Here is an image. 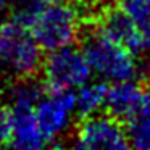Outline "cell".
<instances>
[{
  "label": "cell",
  "instance_id": "6da1fadb",
  "mask_svg": "<svg viewBox=\"0 0 150 150\" xmlns=\"http://www.w3.org/2000/svg\"><path fill=\"white\" fill-rule=\"evenodd\" d=\"M79 37L81 50L92 71L113 82L139 78L134 55L123 45L105 36L95 24H82Z\"/></svg>",
  "mask_w": 150,
  "mask_h": 150
},
{
  "label": "cell",
  "instance_id": "7a4b0ae2",
  "mask_svg": "<svg viewBox=\"0 0 150 150\" xmlns=\"http://www.w3.org/2000/svg\"><path fill=\"white\" fill-rule=\"evenodd\" d=\"M44 63L42 47L29 28L8 20L0 24V69L13 78L37 74Z\"/></svg>",
  "mask_w": 150,
  "mask_h": 150
},
{
  "label": "cell",
  "instance_id": "3957f363",
  "mask_svg": "<svg viewBox=\"0 0 150 150\" xmlns=\"http://www.w3.org/2000/svg\"><path fill=\"white\" fill-rule=\"evenodd\" d=\"M29 31L33 33L37 44L42 47V50L52 52L71 45L78 39L81 21L69 2H57L44 5L40 8L31 23Z\"/></svg>",
  "mask_w": 150,
  "mask_h": 150
},
{
  "label": "cell",
  "instance_id": "277c9868",
  "mask_svg": "<svg viewBox=\"0 0 150 150\" xmlns=\"http://www.w3.org/2000/svg\"><path fill=\"white\" fill-rule=\"evenodd\" d=\"M42 71L49 91L81 87L92 76V68L82 50L73 47V44L52 50L44 60Z\"/></svg>",
  "mask_w": 150,
  "mask_h": 150
},
{
  "label": "cell",
  "instance_id": "5b68a950",
  "mask_svg": "<svg viewBox=\"0 0 150 150\" xmlns=\"http://www.w3.org/2000/svg\"><path fill=\"white\" fill-rule=\"evenodd\" d=\"M73 147L76 149H107L118 150L127 149V131L123 121L103 113H94L81 118L73 136Z\"/></svg>",
  "mask_w": 150,
  "mask_h": 150
},
{
  "label": "cell",
  "instance_id": "8992f818",
  "mask_svg": "<svg viewBox=\"0 0 150 150\" xmlns=\"http://www.w3.org/2000/svg\"><path fill=\"white\" fill-rule=\"evenodd\" d=\"M74 110L76 92H73V89L47 91V94L34 105L36 120L49 140V145H53V140L58 139L68 127L69 116Z\"/></svg>",
  "mask_w": 150,
  "mask_h": 150
},
{
  "label": "cell",
  "instance_id": "52a82bcc",
  "mask_svg": "<svg viewBox=\"0 0 150 150\" xmlns=\"http://www.w3.org/2000/svg\"><path fill=\"white\" fill-rule=\"evenodd\" d=\"M94 24L105 36H108L111 40L123 45L132 55L142 53L140 28L134 23L132 18L120 5H108Z\"/></svg>",
  "mask_w": 150,
  "mask_h": 150
},
{
  "label": "cell",
  "instance_id": "ba28073f",
  "mask_svg": "<svg viewBox=\"0 0 150 150\" xmlns=\"http://www.w3.org/2000/svg\"><path fill=\"white\" fill-rule=\"evenodd\" d=\"M10 120L8 147L13 149H42L49 145L39 123L36 120L34 105L10 103L7 107Z\"/></svg>",
  "mask_w": 150,
  "mask_h": 150
},
{
  "label": "cell",
  "instance_id": "9c48e42d",
  "mask_svg": "<svg viewBox=\"0 0 150 150\" xmlns=\"http://www.w3.org/2000/svg\"><path fill=\"white\" fill-rule=\"evenodd\" d=\"M144 95H145V89L136 79L116 81L113 86L108 87L103 108L108 115L126 123L142 107Z\"/></svg>",
  "mask_w": 150,
  "mask_h": 150
},
{
  "label": "cell",
  "instance_id": "30bf717a",
  "mask_svg": "<svg viewBox=\"0 0 150 150\" xmlns=\"http://www.w3.org/2000/svg\"><path fill=\"white\" fill-rule=\"evenodd\" d=\"M47 91L49 87L45 81L37 79V74L13 78V82L8 87V98H10V103L36 105L47 94Z\"/></svg>",
  "mask_w": 150,
  "mask_h": 150
},
{
  "label": "cell",
  "instance_id": "8fae6325",
  "mask_svg": "<svg viewBox=\"0 0 150 150\" xmlns=\"http://www.w3.org/2000/svg\"><path fill=\"white\" fill-rule=\"evenodd\" d=\"M108 91L107 82H86L79 87L76 94V110H78L79 118L94 115L103 107L105 95Z\"/></svg>",
  "mask_w": 150,
  "mask_h": 150
},
{
  "label": "cell",
  "instance_id": "7c38bea8",
  "mask_svg": "<svg viewBox=\"0 0 150 150\" xmlns=\"http://www.w3.org/2000/svg\"><path fill=\"white\" fill-rule=\"evenodd\" d=\"M126 123L129 147L150 150V107L142 103L139 111Z\"/></svg>",
  "mask_w": 150,
  "mask_h": 150
},
{
  "label": "cell",
  "instance_id": "4fadbf2b",
  "mask_svg": "<svg viewBox=\"0 0 150 150\" xmlns=\"http://www.w3.org/2000/svg\"><path fill=\"white\" fill-rule=\"evenodd\" d=\"M120 5L137 26L150 23V0H120Z\"/></svg>",
  "mask_w": 150,
  "mask_h": 150
},
{
  "label": "cell",
  "instance_id": "5bb4252c",
  "mask_svg": "<svg viewBox=\"0 0 150 150\" xmlns=\"http://www.w3.org/2000/svg\"><path fill=\"white\" fill-rule=\"evenodd\" d=\"M144 105H147V107H150V87H149V91H145V95H144V102H142Z\"/></svg>",
  "mask_w": 150,
  "mask_h": 150
},
{
  "label": "cell",
  "instance_id": "9a60e30c",
  "mask_svg": "<svg viewBox=\"0 0 150 150\" xmlns=\"http://www.w3.org/2000/svg\"><path fill=\"white\" fill-rule=\"evenodd\" d=\"M42 5H49V4H57V2H63V0H39Z\"/></svg>",
  "mask_w": 150,
  "mask_h": 150
}]
</instances>
